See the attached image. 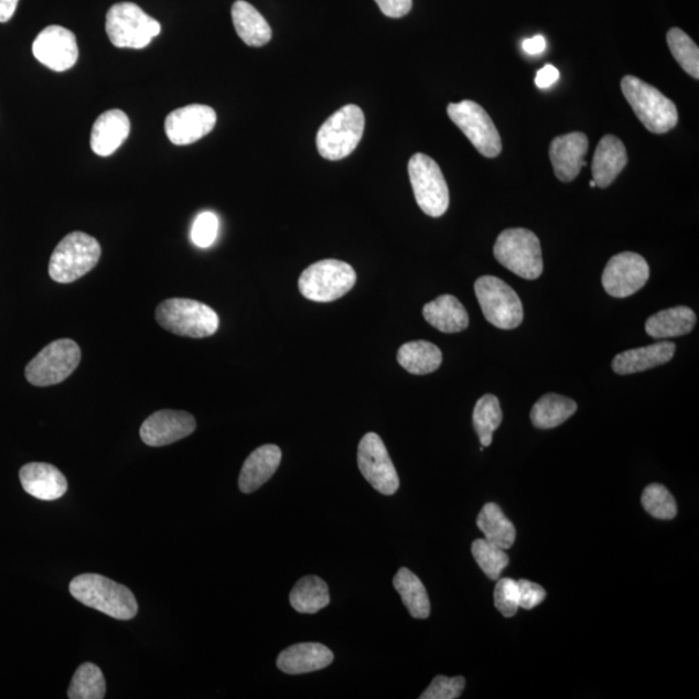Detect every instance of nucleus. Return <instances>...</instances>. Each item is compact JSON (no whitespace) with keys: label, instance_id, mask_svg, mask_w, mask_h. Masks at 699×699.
<instances>
[{"label":"nucleus","instance_id":"f257e3e1","mask_svg":"<svg viewBox=\"0 0 699 699\" xmlns=\"http://www.w3.org/2000/svg\"><path fill=\"white\" fill-rule=\"evenodd\" d=\"M69 591L80 604L98 610L111 619L130 621L138 614V601L128 587L106 577L78 576L72 580Z\"/></svg>","mask_w":699,"mask_h":699},{"label":"nucleus","instance_id":"f03ea898","mask_svg":"<svg viewBox=\"0 0 699 699\" xmlns=\"http://www.w3.org/2000/svg\"><path fill=\"white\" fill-rule=\"evenodd\" d=\"M621 87L624 98L646 130L666 133L678 125L679 114L674 101L666 98L656 87L634 76L624 77Z\"/></svg>","mask_w":699,"mask_h":699},{"label":"nucleus","instance_id":"7ed1b4c3","mask_svg":"<svg viewBox=\"0 0 699 699\" xmlns=\"http://www.w3.org/2000/svg\"><path fill=\"white\" fill-rule=\"evenodd\" d=\"M155 320L163 330L176 336L205 338L219 329V316L205 303L187 299H170L159 304Z\"/></svg>","mask_w":699,"mask_h":699},{"label":"nucleus","instance_id":"20e7f679","mask_svg":"<svg viewBox=\"0 0 699 699\" xmlns=\"http://www.w3.org/2000/svg\"><path fill=\"white\" fill-rule=\"evenodd\" d=\"M100 256V244L95 237L79 230L66 235L52 252L50 277L61 284H71L94 270Z\"/></svg>","mask_w":699,"mask_h":699},{"label":"nucleus","instance_id":"39448f33","mask_svg":"<svg viewBox=\"0 0 699 699\" xmlns=\"http://www.w3.org/2000/svg\"><path fill=\"white\" fill-rule=\"evenodd\" d=\"M366 117L359 107L348 104L326 120L316 136V147L325 160L340 161L352 154L363 138Z\"/></svg>","mask_w":699,"mask_h":699},{"label":"nucleus","instance_id":"423d86ee","mask_svg":"<svg viewBox=\"0 0 699 699\" xmlns=\"http://www.w3.org/2000/svg\"><path fill=\"white\" fill-rule=\"evenodd\" d=\"M494 255L501 265L526 280L539 279L542 273L541 247L530 229L509 228L497 237Z\"/></svg>","mask_w":699,"mask_h":699},{"label":"nucleus","instance_id":"0eeeda50","mask_svg":"<svg viewBox=\"0 0 699 699\" xmlns=\"http://www.w3.org/2000/svg\"><path fill=\"white\" fill-rule=\"evenodd\" d=\"M106 31L117 49H146L161 33V24L136 3H117L107 13Z\"/></svg>","mask_w":699,"mask_h":699},{"label":"nucleus","instance_id":"6e6552de","mask_svg":"<svg viewBox=\"0 0 699 699\" xmlns=\"http://www.w3.org/2000/svg\"><path fill=\"white\" fill-rule=\"evenodd\" d=\"M355 282L356 272L352 266L337 259H324L301 273L299 288L304 299L333 302L347 294Z\"/></svg>","mask_w":699,"mask_h":699},{"label":"nucleus","instance_id":"1a4fd4ad","mask_svg":"<svg viewBox=\"0 0 699 699\" xmlns=\"http://www.w3.org/2000/svg\"><path fill=\"white\" fill-rule=\"evenodd\" d=\"M408 175L420 209L429 217H442L449 211L450 191L440 165L429 155L416 153L408 162Z\"/></svg>","mask_w":699,"mask_h":699},{"label":"nucleus","instance_id":"9d476101","mask_svg":"<svg viewBox=\"0 0 699 699\" xmlns=\"http://www.w3.org/2000/svg\"><path fill=\"white\" fill-rule=\"evenodd\" d=\"M475 295L487 322L499 330H516L524 322V307L507 282L482 277L474 284Z\"/></svg>","mask_w":699,"mask_h":699},{"label":"nucleus","instance_id":"9b49d317","mask_svg":"<svg viewBox=\"0 0 699 699\" xmlns=\"http://www.w3.org/2000/svg\"><path fill=\"white\" fill-rule=\"evenodd\" d=\"M80 348L69 338L51 342L25 368L26 380L39 388L62 384L77 369Z\"/></svg>","mask_w":699,"mask_h":699},{"label":"nucleus","instance_id":"f8f14e48","mask_svg":"<svg viewBox=\"0 0 699 699\" xmlns=\"http://www.w3.org/2000/svg\"><path fill=\"white\" fill-rule=\"evenodd\" d=\"M451 121L464 132L482 155L495 159L502 153L503 144L499 131L487 111L472 100L452 103L448 107Z\"/></svg>","mask_w":699,"mask_h":699},{"label":"nucleus","instance_id":"ddd939ff","mask_svg":"<svg viewBox=\"0 0 699 699\" xmlns=\"http://www.w3.org/2000/svg\"><path fill=\"white\" fill-rule=\"evenodd\" d=\"M358 466L363 477L378 493L391 496L399 488V477L380 435L368 433L358 448Z\"/></svg>","mask_w":699,"mask_h":699},{"label":"nucleus","instance_id":"4468645a","mask_svg":"<svg viewBox=\"0 0 699 699\" xmlns=\"http://www.w3.org/2000/svg\"><path fill=\"white\" fill-rule=\"evenodd\" d=\"M649 277L645 258L637 252L624 251L609 260L602 273V286L614 299H627L644 288Z\"/></svg>","mask_w":699,"mask_h":699},{"label":"nucleus","instance_id":"2eb2a0df","mask_svg":"<svg viewBox=\"0 0 699 699\" xmlns=\"http://www.w3.org/2000/svg\"><path fill=\"white\" fill-rule=\"evenodd\" d=\"M33 54L36 61L51 71H69L79 56L76 35L61 25L47 26L36 36Z\"/></svg>","mask_w":699,"mask_h":699},{"label":"nucleus","instance_id":"dca6fc26","mask_svg":"<svg viewBox=\"0 0 699 699\" xmlns=\"http://www.w3.org/2000/svg\"><path fill=\"white\" fill-rule=\"evenodd\" d=\"M217 125V114L203 104H192L171 111L166 117L165 132L175 146H190L209 136Z\"/></svg>","mask_w":699,"mask_h":699},{"label":"nucleus","instance_id":"f3484780","mask_svg":"<svg viewBox=\"0 0 699 699\" xmlns=\"http://www.w3.org/2000/svg\"><path fill=\"white\" fill-rule=\"evenodd\" d=\"M196 430V420L185 411L162 410L150 416L140 428L141 440L151 448H163Z\"/></svg>","mask_w":699,"mask_h":699},{"label":"nucleus","instance_id":"a211bd4d","mask_svg":"<svg viewBox=\"0 0 699 699\" xmlns=\"http://www.w3.org/2000/svg\"><path fill=\"white\" fill-rule=\"evenodd\" d=\"M589 138L583 132H570L552 140L549 158L552 161L555 174L561 182L574 181L580 170L587 165L584 158L589 152Z\"/></svg>","mask_w":699,"mask_h":699},{"label":"nucleus","instance_id":"6ab92c4d","mask_svg":"<svg viewBox=\"0 0 699 699\" xmlns=\"http://www.w3.org/2000/svg\"><path fill=\"white\" fill-rule=\"evenodd\" d=\"M20 481L25 493L40 501H57L68 491V481L56 466L31 463L21 467Z\"/></svg>","mask_w":699,"mask_h":699},{"label":"nucleus","instance_id":"aec40b11","mask_svg":"<svg viewBox=\"0 0 699 699\" xmlns=\"http://www.w3.org/2000/svg\"><path fill=\"white\" fill-rule=\"evenodd\" d=\"M131 123L128 115L120 109L104 111L93 126L92 150L100 158H108L120 148L130 136Z\"/></svg>","mask_w":699,"mask_h":699},{"label":"nucleus","instance_id":"412c9836","mask_svg":"<svg viewBox=\"0 0 699 699\" xmlns=\"http://www.w3.org/2000/svg\"><path fill=\"white\" fill-rule=\"evenodd\" d=\"M333 653L323 644L302 643L289 646L278 657L280 671L288 675H302L319 671L332 665Z\"/></svg>","mask_w":699,"mask_h":699},{"label":"nucleus","instance_id":"4be33fe9","mask_svg":"<svg viewBox=\"0 0 699 699\" xmlns=\"http://www.w3.org/2000/svg\"><path fill=\"white\" fill-rule=\"evenodd\" d=\"M282 453L278 445L265 444L252 451L243 465L239 478L241 493L251 494L272 478L281 463Z\"/></svg>","mask_w":699,"mask_h":699},{"label":"nucleus","instance_id":"5701e85b","mask_svg":"<svg viewBox=\"0 0 699 699\" xmlns=\"http://www.w3.org/2000/svg\"><path fill=\"white\" fill-rule=\"evenodd\" d=\"M628 154L623 141L614 136L600 140L593 155L592 175L598 187L607 189L626 168Z\"/></svg>","mask_w":699,"mask_h":699},{"label":"nucleus","instance_id":"b1692460","mask_svg":"<svg viewBox=\"0 0 699 699\" xmlns=\"http://www.w3.org/2000/svg\"><path fill=\"white\" fill-rule=\"evenodd\" d=\"M676 346L674 342H658V344L627 350L615 356L613 369L619 375H634L638 372L664 366L674 358Z\"/></svg>","mask_w":699,"mask_h":699},{"label":"nucleus","instance_id":"393cba45","mask_svg":"<svg viewBox=\"0 0 699 699\" xmlns=\"http://www.w3.org/2000/svg\"><path fill=\"white\" fill-rule=\"evenodd\" d=\"M422 314L431 326L443 333L463 332L470 325V315L464 304L451 294L438 297L427 303Z\"/></svg>","mask_w":699,"mask_h":699},{"label":"nucleus","instance_id":"a878e982","mask_svg":"<svg viewBox=\"0 0 699 699\" xmlns=\"http://www.w3.org/2000/svg\"><path fill=\"white\" fill-rule=\"evenodd\" d=\"M233 21L237 35L250 47H262L272 39L269 22L255 7L244 0H237L234 3Z\"/></svg>","mask_w":699,"mask_h":699},{"label":"nucleus","instance_id":"bb28decb","mask_svg":"<svg viewBox=\"0 0 699 699\" xmlns=\"http://www.w3.org/2000/svg\"><path fill=\"white\" fill-rule=\"evenodd\" d=\"M697 316L687 307H676L657 312L646 320L645 331L653 338H673L686 336L695 330Z\"/></svg>","mask_w":699,"mask_h":699},{"label":"nucleus","instance_id":"cd10ccee","mask_svg":"<svg viewBox=\"0 0 699 699\" xmlns=\"http://www.w3.org/2000/svg\"><path fill=\"white\" fill-rule=\"evenodd\" d=\"M398 363L412 375L433 374L441 367L443 355L440 347L428 341L407 342L400 346L397 355Z\"/></svg>","mask_w":699,"mask_h":699},{"label":"nucleus","instance_id":"c85d7f7f","mask_svg":"<svg viewBox=\"0 0 699 699\" xmlns=\"http://www.w3.org/2000/svg\"><path fill=\"white\" fill-rule=\"evenodd\" d=\"M290 605L301 614H315L330 605L329 585L315 576L303 577L290 592Z\"/></svg>","mask_w":699,"mask_h":699},{"label":"nucleus","instance_id":"c756f323","mask_svg":"<svg viewBox=\"0 0 699 699\" xmlns=\"http://www.w3.org/2000/svg\"><path fill=\"white\" fill-rule=\"evenodd\" d=\"M394 589L400 594L408 613L416 620H427L430 615V601L426 585L411 570L401 568L392 580Z\"/></svg>","mask_w":699,"mask_h":699},{"label":"nucleus","instance_id":"7c9ffc66","mask_svg":"<svg viewBox=\"0 0 699 699\" xmlns=\"http://www.w3.org/2000/svg\"><path fill=\"white\" fill-rule=\"evenodd\" d=\"M577 410L576 400L559 394H547L535 404L530 418L535 428L553 429L562 426Z\"/></svg>","mask_w":699,"mask_h":699},{"label":"nucleus","instance_id":"2f4dec72","mask_svg":"<svg viewBox=\"0 0 699 699\" xmlns=\"http://www.w3.org/2000/svg\"><path fill=\"white\" fill-rule=\"evenodd\" d=\"M477 526L485 534V539L496 547L505 550L515 545L516 527L504 515L499 505L486 504L478 515Z\"/></svg>","mask_w":699,"mask_h":699},{"label":"nucleus","instance_id":"473e14b6","mask_svg":"<svg viewBox=\"0 0 699 699\" xmlns=\"http://www.w3.org/2000/svg\"><path fill=\"white\" fill-rule=\"evenodd\" d=\"M503 411L501 401L493 394H486L474 407L473 423L477 431L482 448H488L493 443L495 430L501 427Z\"/></svg>","mask_w":699,"mask_h":699},{"label":"nucleus","instance_id":"72a5a7b5","mask_svg":"<svg viewBox=\"0 0 699 699\" xmlns=\"http://www.w3.org/2000/svg\"><path fill=\"white\" fill-rule=\"evenodd\" d=\"M106 693L107 682L98 666L84 664L77 668L68 690L71 699H103Z\"/></svg>","mask_w":699,"mask_h":699},{"label":"nucleus","instance_id":"f704fd0d","mask_svg":"<svg viewBox=\"0 0 699 699\" xmlns=\"http://www.w3.org/2000/svg\"><path fill=\"white\" fill-rule=\"evenodd\" d=\"M667 44L675 61L695 79L699 78V49L690 36L679 28L667 33Z\"/></svg>","mask_w":699,"mask_h":699},{"label":"nucleus","instance_id":"c9c22d12","mask_svg":"<svg viewBox=\"0 0 699 699\" xmlns=\"http://www.w3.org/2000/svg\"><path fill=\"white\" fill-rule=\"evenodd\" d=\"M472 553L483 572L491 579L497 580L509 564V557L504 549L496 547L486 539L473 541Z\"/></svg>","mask_w":699,"mask_h":699},{"label":"nucleus","instance_id":"e433bc0d","mask_svg":"<svg viewBox=\"0 0 699 699\" xmlns=\"http://www.w3.org/2000/svg\"><path fill=\"white\" fill-rule=\"evenodd\" d=\"M642 504L650 516L658 519H674L678 515V505L669 491L659 483H653L644 490Z\"/></svg>","mask_w":699,"mask_h":699},{"label":"nucleus","instance_id":"4c0bfd02","mask_svg":"<svg viewBox=\"0 0 699 699\" xmlns=\"http://www.w3.org/2000/svg\"><path fill=\"white\" fill-rule=\"evenodd\" d=\"M495 607L499 610L505 619H512L518 612L519 591L518 582L515 579H497L494 593Z\"/></svg>","mask_w":699,"mask_h":699},{"label":"nucleus","instance_id":"58836bf2","mask_svg":"<svg viewBox=\"0 0 699 699\" xmlns=\"http://www.w3.org/2000/svg\"><path fill=\"white\" fill-rule=\"evenodd\" d=\"M219 230V219L212 212H204L197 215L191 229V240L198 248H209L217 240Z\"/></svg>","mask_w":699,"mask_h":699},{"label":"nucleus","instance_id":"ea45409f","mask_svg":"<svg viewBox=\"0 0 699 699\" xmlns=\"http://www.w3.org/2000/svg\"><path fill=\"white\" fill-rule=\"evenodd\" d=\"M465 689L463 676L448 678V676H437L431 681L429 688L420 696L421 699H456Z\"/></svg>","mask_w":699,"mask_h":699},{"label":"nucleus","instance_id":"a19ab883","mask_svg":"<svg viewBox=\"0 0 699 699\" xmlns=\"http://www.w3.org/2000/svg\"><path fill=\"white\" fill-rule=\"evenodd\" d=\"M518 582L519 607L531 610L541 604L547 598V592L541 585L520 579Z\"/></svg>","mask_w":699,"mask_h":699},{"label":"nucleus","instance_id":"79ce46f5","mask_svg":"<svg viewBox=\"0 0 699 699\" xmlns=\"http://www.w3.org/2000/svg\"><path fill=\"white\" fill-rule=\"evenodd\" d=\"M385 17L405 18L412 10V0H375Z\"/></svg>","mask_w":699,"mask_h":699},{"label":"nucleus","instance_id":"37998d69","mask_svg":"<svg viewBox=\"0 0 699 699\" xmlns=\"http://www.w3.org/2000/svg\"><path fill=\"white\" fill-rule=\"evenodd\" d=\"M559 79V69H557L553 65H546L545 68H541L538 72L537 78H535V84H537L539 88H549L550 86H553Z\"/></svg>","mask_w":699,"mask_h":699},{"label":"nucleus","instance_id":"c03bdc74","mask_svg":"<svg viewBox=\"0 0 699 699\" xmlns=\"http://www.w3.org/2000/svg\"><path fill=\"white\" fill-rule=\"evenodd\" d=\"M523 47L526 52V54L529 55H540L542 51L546 50L547 47V42L545 36L542 35H535L534 39L530 40H525L523 43Z\"/></svg>","mask_w":699,"mask_h":699},{"label":"nucleus","instance_id":"a18cd8bd","mask_svg":"<svg viewBox=\"0 0 699 699\" xmlns=\"http://www.w3.org/2000/svg\"><path fill=\"white\" fill-rule=\"evenodd\" d=\"M19 0H0V22H9L17 12Z\"/></svg>","mask_w":699,"mask_h":699},{"label":"nucleus","instance_id":"49530a36","mask_svg":"<svg viewBox=\"0 0 699 699\" xmlns=\"http://www.w3.org/2000/svg\"><path fill=\"white\" fill-rule=\"evenodd\" d=\"M590 185H591V187H592V189H596V187H598L596 182H594V181H592V182L590 183Z\"/></svg>","mask_w":699,"mask_h":699}]
</instances>
